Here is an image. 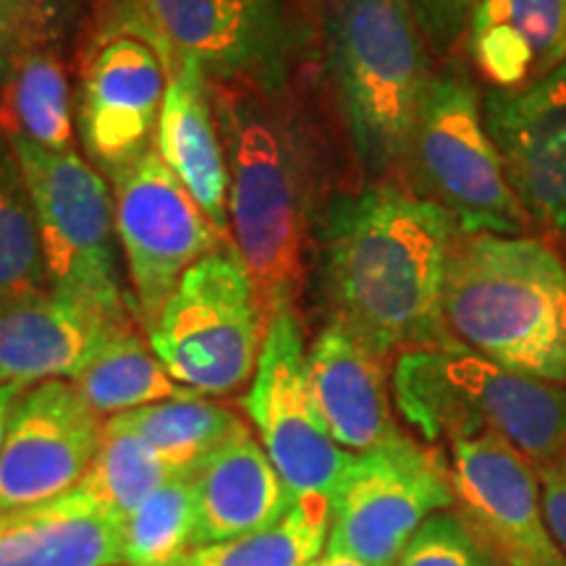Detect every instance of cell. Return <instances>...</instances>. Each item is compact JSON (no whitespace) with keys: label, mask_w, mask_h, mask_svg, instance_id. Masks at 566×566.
I'll use <instances>...</instances> for the list:
<instances>
[{"label":"cell","mask_w":566,"mask_h":566,"mask_svg":"<svg viewBox=\"0 0 566 566\" xmlns=\"http://www.w3.org/2000/svg\"><path fill=\"white\" fill-rule=\"evenodd\" d=\"M111 179L116 231L132 279L137 321L147 328L184 273L231 244L150 147Z\"/></svg>","instance_id":"obj_11"},{"label":"cell","mask_w":566,"mask_h":566,"mask_svg":"<svg viewBox=\"0 0 566 566\" xmlns=\"http://www.w3.org/2000/svg\"><path fill=\"white\" fill-rule=\"evenodd\" d=\"M396 566H501L457 509L422 522Z\"/></svg>","instance_id":"obj_31"},{"label":"cell","mask_w":566,"mask_h":566,"mask_svg":"<svg viewBox=\"0 0 566 566\" xmlns=\"http://www.w3.org/2000/svg\"><path fill=\"white\" fill-rule=\"evenodd\" d=\"M0 129L42 150H74V97L55 45L27 55L0 87Z\"/></svg>","instance_id":"obj_24"},{"label":"cell","mask_w":566,"mask_h":566,"mask_svg":"<svg viewBox=\"0 0 566 566\" xmlns=\"http://www.w3.org/2000/svg\"><path fill=\"white\" fill-rule=\"evenodd\" d=\"M417 24L433 51H451L464 38L475 0H409Z\"/></svg>","instance_id":"obj_32"},{"label":"cell","mask_w":566,"mask_h":566,"mask_svg":"<svg viewBox=\"0 0 566 566\" xmlns=\"http://www.w3.org/2000/svg\"><path fill=\"white\" fill-rule=\"evenodd\" d=\"M192 478L168 480L124 522V566H181L195 551Z\"/></svg>","instance_id":"obj_29"},{"label":"cell","mask_w":566,"mask_h":566,"mask_svg":"<svg viewBox=\"0 0 566 566\" xmlns=\"http://www.w3.org/2000/svg\"><path fill=\"white\" fill-rule=\"evenodd\" d=\"M325 63L359 166H407L433 71L409 0H323Z\"/></svg>","instance_id":"obj_4"},{"label":"cell","mask_w":566,"mask_h":566,"mask_svg":"<svg viewBox=\"0 0 566 566\" xmlns=\"http://www.w3.org/2000/svg\"><path fill=\"white\" fill-rule=\"evenodd\" d=\"M483 118L530 221L566 237V63L527 90H491Z\"/></svg>","instance_id":"obj_16"},{"label":"cell","mask_w":566,"mask_h":566,"mask_svg":"<svg viewBox=\"0 0 566 566\" xmlns=\"http://www.w3.org/2000/svg\"><path fill=\"white\" fill-rule=\"evenodd\" d=\"M27 388L30 386H24V384H0V451H3L6 430H9L13 405H17L19 396L24 394Z\"/></svg>","instance_id":"obj_34"},{"label":"cell","mask_w":566,"mask_h":566,"mask_svg":"<svg viewBox=\"0 0 566 566\" xmlns=\"http://www.w3.org/2000/svg\"><path fill=\"white\" fill-rule=\"evenodd\" d=\"M69 17L71 0H0V87L27 55L59 42Z\"/></svg>","instance_id":"obj_30"},{"label":"cell","mask_w":566,"mask_h":566,"mask_svg":"<svg viewBox=\"0 0 566 566\" xmlns=\"http://www.w3.org/2000/svg\"><path fill=\"white\" fill-rule=\"evenodd\" d=\"M134 325V313H113L53 286L0 304V384L74 380Z\"/></svg>","instance_id":"obj_17"},{"label":"cell","mask_w":566,"mask_h":566,"mask_svg":"<svg viewBox=\"0 0 566 566\" xmlns=\"http://www.w3.org/2000/svg\"><path fill=\"white\" fill-rule=\"evenodd\" d=\"M457 233L441 205L391 184L338 195L321 223V271L334 321L384 357L454 344L443 283Z\"/></svg>","instance_id":"obj_1"},{"label":"cell","mask_w":566,"mask_h":566,"mask_svg":"<svg viewBox=\"0 0 566 566\" xmlns=\"http://www.w3.org/2000/svg\"><path fill=\"white\" fill-rule=\"evenodd\" d=\"M153 147L210 221L223 233H231V179L212 103V82L192 59H181L168 74Z\"/></svg>","instance_id":"obj_19"},{"label":"cell","mask_w":566,"mask_h":566,"mask_svg":"<svg viewBox=\"0 0 566 566\" xmlns=\"http://www.w3.org/2000/svg\"><path fill=\"white\" fill-rule=\"evenodd\" d=\"M537 480H541L543 514H546L548 530L566 554V457L537 470Z\"/></svg>","instance_id":"obj_33"},{"label":"cell","mask_w":566,"mask_h":566,"mask_svg":"<svg viewBox=\"0 0 566 566\" xmlns=\"http://www.w3.org/2000/svg\"><path fill=\"white\" fill-rule=\"evenodd\" d=\"M71 384L105 420L195 394L176 384L171 373L155 357L147 336L142 338L137 325L113 338Z\"/></svg>","instance_id":"obj_25"},{"label":"cell","mask_w":566,"mask_h":566,"mask_svg":"<svg viewBox=\"0 0 566 566\" xmlns=\"http://www.w3.org/2000/svg\"><path fill=\"white\" fill-rule=\"evenodd\" d=\"M462 40L491 90H527L566 63V0H475Z\"/></svg>","instance_id":"obj_20"},{"label":"cell","mask_w":566,"mask_h":566,"mask_svg":"<svg viewBox=\"0 0 566 566\" xmlns=\"http://www.w3.org/2000/svg\"><path fill=\"white\" fill-rule=\"evenodd\" d=\"M174 470L142 438L122 424L105 420L103 443L95 462L82 478L84 488L105 512L126 522L155 491H160Z\"/></svg>","instance_id":"obj_28"},{"label":"cell","mask_w":566,"mask_h":566,"mask_svg":"<svg viewBox=\"0 0 566 566\" xmlns=\"http://www.w3.org/2000/svg\"><path fill=\"white\" fill-rule=\"evenodd\" d=\"M244 409L294 501L331 504L352 454L334 441L315 405L296 313L271 317Z\"/></svg>","instance_id":"obj_12"},{"label":"cell","mask_w":566,"mask_h":566,"mask_svg":"<svg viewBox=\"0 0 566 566\" xmlns=\"http://www.w3.org/2000/svg\"><path fill=\"white\" fill-rule=\"evenodd\" d=\"M454 509L501 566H566L543 514L535 467L495 433L451 443Z\"/></svg>","instance_id":"obj_13"},{"label":"cell","mask_w":566,"mask_h":566,"mask_svg":"<svg viewBox=\"0 0 566 566\" xmlns=\"http://www.w3.org/2000/svg\"><path fill=\"white\" fill-rule=\"evenodd\" d=\"M265 331L268 315L250 268L229 244L184 273L145 336L176 384L226 396L252 384Z\"/></svg>","instance_id":"obj_6"},{"label":"cell","mask_w":566,"mask_h":566,"mask_svg":"<svg viewBox=\"0 0 566 566\" xmlns=\"http://www.w3.org/2000/svg\"><path fill=\"white\" fill-rule=\"evenodd\" d=\"M310 566H370V564H365L363 558H357L354 554H346V551L325 546L323 554L317 556Z\"/></svg>","instance_id":"obj_35"},{"label":"cell","mask_w":566,"mask_h":566,"mask_svg":"<svg viewBox=\"0 0 566 566\" xmlns=\"http://www.w3.org/2000/svg\"><path fill=\"white\" fill-rule=\"evenodd\" d=\"M103 428V417L71 380L27 388L0 451V512L74 491L101 451Z\"/></svg>","instance_id":"obj_15"},{"label":"cell","mask_w":566,"mask_h":566,"mask_svg":"<svg viewBox=\"0 0 566 566\" xmlns=\"http://www.w3.org/2000/svg\"><path fill=\"white\" fill-rule=\"evenodd\" d=\"M443 317L470 352L566 386V265L541 239L459 231L446 268Z\"/></svg>","instance_id":"obj_3"},{"label":"cell","mask_w":566,"mask_h":566,"mask_svg":"<svg viewBox=\"0 0 566 566\" xmlns=\"http://www.w3.org/2000/svg\"><path fill=\"white\" fill-rule=\"evenodd\" d=\"M391 391L424 443L495 433L535 472L566 457V388L506 370L457 342L401 352Z\"/></svg>","instance_id":"obj_5"},{"label":"cell","mask_w":566,"mask_h":566,"mask_svg":"<svg viewBox=\"0 0 566 566\" xmlns=\"http://www.w3.org/2000/svg\"><path fill=\"white\" fill-rule=\"evenodd\" d=\"M192 485L197 501L195 548L263 530L294 506L263 443L247 424L197 467Z\"/></svg>","instance_id":"obj_21"},{"label":"cell","mask_w":566,"mask_h":566,"mask_svg":"<svg viewBox=\"0 0 566 566\" xmlns=\"http://www.w3.org/2000/svg\"><path fill=\"white\" fill-rule=\"evenodd\" d=\"M111 422L142 438L179 478H192L218 446L247 424L233 409L202 394L132 409L111 417Z\"/></svg>","instance_id":"obj_23"},{"label":"cell","mask_w":566,"mask_h":566,"mask_svg":"<svg viewBox=\"0 0 566 566\" xmlns=\"http://www.w3.org/2000/svg\"><path fill=\"white\" fill-rule=\"evenodd\" d=\"M229 163V216L237 250L271 317L296 313L313 216V147L283 92L212 82Z\"/></svg>","instance_id":"obj_2"},{"label":"cell","mask_w":566,"mask_h":566,"mask_svg":"<svg viewBox=\"0 0 566 566\" xmlns=\"http://www.w3.org/2000/svg\"><path fill=\"white\" fill-rule=\"evenodd\" d=\"M451 464L405 433L352 454L331 499L328 548L396 566L424 520L454 509Z\"/></svg>","instance_id":"obj_10"},{"label":"cell","mask_w":566,"mask_h":566,"mask_svg":"<svg viewBox=\"0 0 566 566\" xmlns=\"http://www.w3.org/2000/svg\"><path fill=\"white\" fill-rule=\"evenodd\" d=\"M30 189L48 281L113 313H134L118 273L116 205L108 181L76 150L51 153L11 139Z\"/></svg>","instance_id":"obj_9"},{"label":"cell","mask_w":566,"mask_h":566,"mask_svg":"<svg viewBox=\"0 0 566 566\" xmlns=\"http://www.w3.org/2000/svg\"><path fill=\"white\" fill-rule=\"evenodd\" d=\"M0 566H124V522L84 488L0 512Z\"/></svg>","instance_id":"obj_22"},{"label":"cell","mask_w":566,"mask_h":566,"mask_svg":"<svg viewBox=\"0 0 566 566\" xmlns=\"http://www.w3.org/2000/svg\"><path fill=\"white\" fill-rule=\"evenodd\" d=\"M51 286L32 197L11 139L0 129V304Z\"/></svg>","instance_id":"obj_27"},{"label":"cell","mask_w":566,"mask_h":566,"mask_svg":"<svg viewBox=\"0 0 566 566\" xmlns=\"http://www.w3.org/2000/svg\"><path fill=\"white\" fill-rule=\"evenodd\" d=\"M331 504L294 501L279 522L250 535L197 546L181 566H310L328 546Z\"/></svg>","instance_id":"obj_26"},{"label":"cell","mask_w":566,"mask_h":566,"mask_svg":"<svg viewBox=\"0 0 566 566\" xmlns=\"http://www.w3.org/2000/svg\"><path fill=\"white\" fill-rule=\"evenodd\" d=\"M407 166L462 233L525 237L530 216L506 179L483 118V101L459 63L436 71L424 90Z\"/></svg>","instance_id":"obj_8"},{"label":"cell","mask_w":566,"mask_h":566,"mask_svg":"<svg viewBox=\"0 0 566 566\" xmlns=\"http://www.w3.org/2000/svg\"><path fill=\"white\" fill-rule=\"evenodd\" d=\"M179 61L142 0H108L84 45L76 101L82 142L105 176L153 147L168 74Z\"/></svg>","instance_id":"obj_7"},{"label":"cell","mask_w":566,"mask_h":566,"mask_svg":"<svg viewBox=\"0 0 566 566\" xmlns=\"http://www.w3.org/2000/svg\"><path fill=\"white\" fill-rule=\"evenodd\" d=\"M181 59L210 82L286 92L294 34L283 0H142Z\"/></svg>","instance_id":"obj_14"},{"label":"cell","mask_w":566,"mask_h":566,"mask_svg":"<svg viewBox=\"0 0 566 566\" xmlns=\"http://www.w3.org/2000/svg\"><path fill=\"white\" fill-rule=\"evenodd\" d=\"M386 363L388 357L334 317L307 349L315 405L334 441L349 454H363L401 433L388 399Z\"/></svg>","instance_id":"obj_18"}]
</instances>
